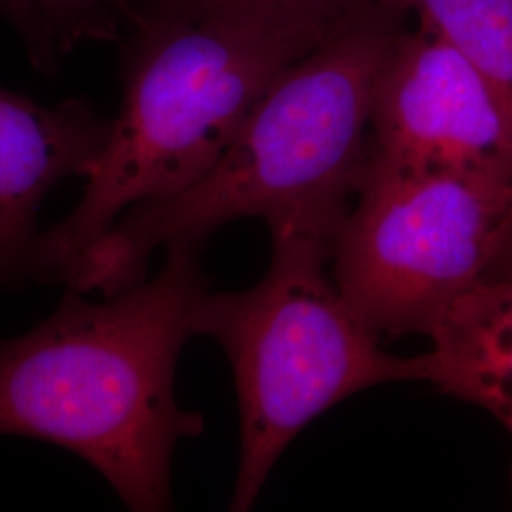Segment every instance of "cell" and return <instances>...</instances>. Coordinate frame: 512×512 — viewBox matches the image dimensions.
<instances>
[{"label":"cell","mask_w":512,"mask_h":512,"mask_svg":"<svg viewBox=\"0 0 512 512\" xmlns=\"http://www.w3.org/2000/svg\"><path fill=\"white\" fill-rule=\"evenodd\" d=\"M427 384L492 414L512 437V255L427 336Z\"/></svg>","instance_id":"obj_8"},{"label":"cell","mask_w":512,"mask_h":512,"mask_svg":"<svg viewBox=\"0 0 512 512\" xmlns=\"http://www.w3.org/2000/svg\"><path fill=\"white\" fill-rule=\"evenodd\" d=\"M27 44L33 65L52 71L57 61L82 40H105L129 0H23Z\"/></svg>","instance_id":"obj_10"},{"label":"cell","mask_w":512,"mask_h":512,"mask_svg":"<svg viewBox=\"0 0 512 512\" xmlns=\"http://www.w3.org/2000/svg\"><path fill=\"white\" fill-rule=\"evenodd\" d=\"M232 2L260 6L281 14L315 19V21L334 25L351 16V4L355 0H156V8L207 6V4H232Z\"/></svg>","instance_id":"obj_11"},{"label":"cell","mask_w":512,"mask_h":512,"mask_svg":"<svg viewBox=\"0 0 512 512\" xmlns=\"http://www.w3.org/2000/svg\"><path fill=\"white\" fill-rule=\"evenodd\" d=\"M109 128L86 99L42 105L0 88V293L35 281L38 213L61 181L84 179Z\"/></svg>","instance_id":"obj_7"},{"label":"cell","mask_w":512,"mask_h":512,"mask_svg":"<svg viewBox=\"0 0 512 512\" xmlns=\"http://www.w3.org/2000/svg\"><path fill=\"white\" fill-rule=\"evenodd\" d=\"M0 16L8 19L19 35L25 27V4L23 0H0Z\"/></svg>","instance_id":"obj_12"},{"label":"cell","mask_w":512,"mask_h":512,"mask_svg":"<svg viewBox=\"0 0 512 512\" xmlns=\"http://www.w3.org/2000/svg\"><path fill=\"white\" fill-rule=\"evenodd\" d=\"M370 156L512 179V128L482 74L435 33L395 38L370 110Z\"/></svg>","instance_id":"obj_6"},{"label":"cell","mask_w":512,"mask_h":512,"mask_svg":"<svg viewBox=\"0 0 512 512\" xmlns=\"http://www.w3.org/2000/svg\"><path fill=\"white\" fill-rule=\"evenodd\" d=\"M336 25L236 2L154 8L131 44L122 103L80 202L40 234L35 283L67 285L129 209L198 183L275 78Z\"/></svg>","instance_id":"obj_3"},{"label":"cell","mask_w":512,"mask_h":512,"mask_svg":"<svg viewBox=\"0 0 512 512\" xmlns=\"http://www.w3.org/2000/svg\"><path fill=\"white\" fill-rule=\"evenodd\" d=\"M332 239L272 232L268 272L251 289L203 294L192 334L224 349L236 380L239 465L230 511L255 505L296 435L334 404L374 385L427 382V355L380 346L340 293Z\"/></svg>","instance_id":"obj_4"},{"label":"cell","mask_w":512,"mask_h":512,"mask_svg":"<svg viewBox=\"0 0 512 512\" xmlns=\"http://www.w3.org/2000/svg\"><path fill=\"white\" fill-rule=\"evenodd\" d=\"M395 38L378 19L340 21L275 78L198 183L129 209L80 256L67 287L122 293L147 279L154 251L202 247L239 219L334 239L365 175L372 95Z\"/></svg>","instance_id":"obj_2"},{"label":"cell","mask_w":512,"mask_h":512,"mask_svg":"<svg viewBox=\"0 0 512 512\" xmlns=\"http://www.w3.org/2000/svg\"><path fill=\"white\" fill-rule=\"evenodd\" d=\"M511 255V177L410 169L370 156L332 239L330 270L351 310L382 340L429 336Z\"/></svg>","instance_id":"obj_5"},{"label":"cell","mask_w":512,"mask_h":512,"mask_svg":"<svg viewBox=\"0 0 512 512\" xmlns=\"http://www.w3.org/2000/svg\"><path fill=\"white\" fill-rule=\"evenodd\" d=\"M463 55L494 90L512 128V0H378Z\"/></svg>","instance_id":"obj_9"},{"label":"cell","mask_w":512,"mask_h":512,"mask_svg":"<svg viewBox=\"0 0 512 512\" xmlns=\"http://www.w3.org/2000/svg\"><path fill=\"white\" fill-rule=\"evenodd\" d=\"M207 291L196 245L101 302L67 287L37 327L0 338V435L73 452L129 511H169L175 450L205 427L177 401L175 372Z\"/></svg>","instance_id":"obj_1"}]
</instances>
